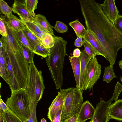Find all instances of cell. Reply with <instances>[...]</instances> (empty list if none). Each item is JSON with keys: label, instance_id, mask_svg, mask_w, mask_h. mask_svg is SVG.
Segmentation results:
<instances>
[{"label": "cell", "instance_id": "30bf717a", "mask_svg": "<svg viewBox=\"0 0 122 122\" xmlns=\"http://www.w3.org/2000/svg\"><path fill=\"white\" fill-rule=\"evenodd\" d=\"M95 109L92 104L88 101L82 104L78 115L77 122H85L87 120L93 117Z\"/></svg>", "mask_w": 122, "mask_h": 122}, {"label": "cell", "instance_id": "9a60e30c", "mask_svg": "<svg viewBox=\"0 0 122 122\" xmlns=\"http://www.w3.org/2000/svg\"><path fill=\"white\" fill-rule=\"evenodd\" d=\"M109 114L111 119L122 121V99L118 100L111 104Z\"/></svg>", "mask_w": 122, "mask_h": 122}, {"label": "cell", "instance_id": "52a82bcc", "mask_svg": "<svg viewBox=\"0 0 122 122\" xmlns=\"http://www.w3.org/2000/svg\"><path fill=\"white\" fill-rule=\"evenodd\" d=\"M113 100L112 97L107 101L101 100L97 104L93 117L89 122H108L111 119L110 107Z\"/></svg>", "mask_w": 122, "mask_h": 122}, {"label": "cell", "instance_id": "603a6c76", "mask_svg": "<svg viewBox=\"0 0 122 122\" xmlns=\"http://www.w3.org/2000/svg\"><path fill=\"white\" fill-rule=\"evenodd\" d=\"M113 66H110L105 67L103 80L108 83H109L114 78L117 76L114 72Z\"/></svg>", "mask_w": 122, "mask_h": 122}, {"label": "cell", "instance_id": "d4e9b609", "mask_svg": "<svg viewBox=\"0 0 122 122\" xmlns=\"http://www.w3.org/2000/svg\"><path fill=\"white\" fill-rule=\"evenodd\" d=\"M3 122H23L10 110L8 112L2 113L0 112Z\"/></svg>", "mask_w": 122, "mask_h": 122}, {"label": "cell", "instance_id": "8d00e7d4", "mask_svg": "<svg viewBox=\"0 0 122 122\" xmlns=\"http://www.w3.org/2000/svg\"><path fill=\"white\" fill-rule=\"evenodd\" d=\"M82 37H80L77 38L75 40L74 42V45L75 47H80L83 45L84 41L82 40Z\"/></svg>", "mask_w": 122, "mask_h": 122}, {"label": "cell", "instance_id": "7bdbcfd3", "mask_svg": "<svg viewBox=\"0 0 122 122\" xmlns=\"http://www.w3.org/2000/svg\"><path fill=\"white\" fill-rule=\"evenodd\" d=\"M120 80L122 83V76H121L120 78Z\"/></svg>", "mask_w": 122, "mask_h": 122}, {"label": "cell", "instance_id": "cb8c5ba5", "mask_svg": "<svg viewBox=\"0 0 122 122\" xmlns=\"http://www.w3.org/2000/svg\"><path fill=\"white\" fill-rule=\"evenodd\" d=\"M33 51L35 54L46 58L50 55V49L45 48L40 44L35 46Z\"/></svg>", "mask_w": 122, "mask_h": 122}, {"label": "cell", "instance_id": "2e32d148", "mask_svg": "<svg viewBox=\"0 0 122 122\" xmlns=\"http://www.w3.org/2000/svg\"><path fill=\"white\" fill-rule=\"evenodd\" d=\"M33 22L38 25L46 33L51 34L53 36H55L52 26L44 16L40 14L36 15Z\"/></svg>", "mask_w": 122, "mask_h": 122}, {"label": "cell", "instance_id": "e575fe53", "mask_svg": "<svg viewBox=\"0 0 122 122\" xmlns=\"http://www.w3.org/2000/svg\"><path fill=\"white\" fill-rule=\"evenodd\" d=\"M78 113H76L66 119L64 122H77Z\"/></svg>", "mask_w": 122, "mask_h": 122}, {"label": "cell", "instance_id": "74e56055", "mask_svg": "<svg viewBox=\"0 0 122 122\" xmlns=\"http://www.w3.org/2000/svg\"><path fill=\"white\" fill-rule=\"evenodd\" d=\"M81 52L79 48H76L73 51V56L77 58L81 56Z\"/></svg>", "mask_w": 122, "mask_h": 122}, {"label": "cell", "instance_id": "836d02e7", "mask_svg": "<svg viewBox=\"0 0 122 122\" xmlns=\"http://www.w3.org/2000/svg\"><path fill=\"white\" fill-rule=\"evenodd\" d=\"M0 112L2 113L7 112L10 110L6 105L5 103L1 98L0 95Z\"/></svg>", "mask_w": 122, "mask_h": 122}, {"label": "cell", "instance_id": "7a4b0ae2", "mask_svg": "<svg viewBox=\"0 0 122 122\" xmlns=\"http://www.w3.org/2000/svg\"><path fill=\"white\" fill-rule=\"evenodd\" d=\"M54 46L50 48V54L46 58V61L51 77L57 90L60 89L63 83V69L66 52L67 42L62 37L54 36Z\"/></svg>", "mask_w": 122, "mask_h": 122}, {"label": "cell", "instance_id": "f35d334b", "mask_svg": "<svg viewBox=\"0 0 122 122\" xmlns=\"http://www.w3.org/2000/svg\"><path fill=\"white\" fill-rule=\"evenodd\" d=\"M118 63L119 66L122 71V60L119 61Z\"/></svg>", "mask_w": 122, "mask_h": 122}, {"label": "cell", "instance_id": "7c38bea8", "mask_svg": "<svg viewBox=\"0 0 122 122\" xmlns=\"http://www.w3.org/2000/svg\"><path fill=\"white\" fill-rule=\"evenodd\" d=\"M63 98L59 93L52 101L48 109V117L52 122L56 114L63 107Z\"/></svg>", "mask_w": 122, "mask_h": 122}, {"label": "cell", "instance_id": "ac0fdd59", "mask_svg": "<svg viewBox=\"0 0 122 122\" xmlns=\"http://www.w3.org/2000/svg\"><path fill=\"white\" fill-rule=\"evenodd\" d=\"M4 17L10 26L15 31L22 30L26 27L21 20L12 13L8 16L5 15Z\"/></svg>", "mask_w": 122, "mask_h": 122}, {"label": "cell", "instance_id": "44dd1931", "mask_svg": "<svg viewBox=\"0 0 122 122\" xmlns=\"http://www.w3.org/2000/svg\"><path fill=\"white\" fill-rule=\"evenodd\" d=\"M41 44L46 48H51L54 45V37L51 34L46 33L40 39Z\"/></svg>", "mask_w": 122, "mask_h": 122}, {"label": "cell", "instance_id": "4316f807", "mask_svg": "<svg viewBox=\"0 0 122 122\" xmlns=\"http://www.w3.org/2000/svg\"><path fill=\"white\" fill-rule=\"evenodd\" d=\"M37 0H25L27 9L30 14L34 18L36 16L34 11L37 8Z\"/></svg>", "mask_w": 122, "mask_h": 122}, {"label": "cell", "instance_id": "83f0119b", "mask_svg": "<svg viewBox=\"0 0 122 122\" xmlns=\"http://www.w3.org/2000/svg\"><path fill=\"white\" fill-rule=\"evenodd\" d=\"M18 38L21 43L24 46L27 47L33 51L34 47L30 43L25 36L22 30L16 31Z\"/></svg>", "mask_w": 122, "mask_h": 122}, {"label": "cell", "instance_id": "277c9868", "mask_svg": "<svg viewBox=\"0 0 122 122\" xmlns=\"http://www.w3.org/2000/svg\"><path fill=\"white\" fill-rule=\"evenodd\" d=\"M58 92L64 99L61 116V122H64L71 116L79 113L83 103V91L76 87H71L60 89Z\"/></svg>", "mask_w": 122, "mask_h": 122}, {"label": "cell", "instance_id": "f1b7e54d", "mask_svg": "<svg viewBox=\"0 0 122 122\" xmlns=\"http://www.w3.org/2000/svg\"><path fill=\"white\" fill-rule=\"evenodd\" d=\"M0 9L1 13L6 16H8L12 13V8L3 0H0Z\"/></svg>", "mask_w": 122, "mask_h": 122}, {"label": "cell", "instance_id": "e0dca14e", "mask_svg": "<svg viewBox=\"0 0 122 122\" xmlns=\"http://www.w3.org/2000/svg\"><path fill=\"white\" fill-rule=\"evenodd\" d=\"M76 83V87L79 89L81 69V61L80 57L77 58L69 56Z\"/></svg>", "mask_w": 122, "mask_h": 122}, {"label": "cell", "instance_id": "5b68a950", "mask_svg": "<svg viewBox=\"0 0 122 122\" xmlns=\"http://www.w3.org/2000/svg\"><path fill=\"white\" fill-rule=\"evenodd\" d=\"M30 74L26 89L29 99L34 100L37 105L41 98L45 88L42 73L36 66L34 61L29 64Z\"/></svg>", "mask_w": 122, "mask_h": 122}, {"label": "cell", "instance_id": "4dcf8cb0", "mask_svg": "<svg viewBox=\"0 0 122 122\" xmlns=\"http://www.w3.org/2000/svg\"><path fill=\"white\" fill-rule=\"evenodd\" d=\"M83 40L84 49L88 55L91 57L96 56L97 55V54L92 46L85 40L83 39Z\"/></svg>", "mask_w": 122, "mask_h": 122}, {"label": "cell", "instance_id": "d590c367", "mask_svg": "<svg viewBox=\"0 0 122 122\" xmlns=\"http://www.w3.org/2000/svg\"><path fill=\"white\" fill-rule=\"evenodd\" d=\"M62 108H61L56 114L52 122H62L61 116Z\"/></svg>", "mask_w": 122, "mask_h": 122}, {"label": "cell", "instance_id": "ba28073f", "mask_svg": "<svg viewBox=\"0 0 122 122\" xmlns=\"http://www.w3.org/2000/svg\"><path fill=\"white\" fill-rule=\"evenodd\" d=\"M12 11L17 13L23 21L33 22L34 18L28 10L25 0H14L12 6Z\"/></svg>", "mask_w": 122, "mask_h": 122}, {"label": "cell", "instance_id": "ab89813d", "mask_svg": "<svg viewBox=\"0 0 122 122\" xmlns=\"http://www.w3.org/2000/svg\"><path fill=\"white\" fill-rule=\"evenodd\" d=\"M41 122H47L44 118H43L41 119Z\"/></svg>", "mask_w": 122, "mask_h": 122}, {"label": "cell", "instance_id": "5bb4252c", "mask_svg": "<svg viewBox=\"0 0 122 122\" xmlns=\"http://www.w3.org/2000/svg\"><path fill=\"white\" fill-rule=\"evenodd\" d=\"M0 76L10 86L11 82L6 62V52L3 47L0 48Z\"/></svg>", "mask_w": 122, "mask_h": 122}, {"label": "cell", "instance_id": "7402d4cb", "mask_svg": "<svg viewBox=\"0 0 122 122\" xmlns=\"http://www.w3.org/2000/svg\"><path fill=\"white\" fill-rule=\"evenodd\" d=\"M26 37L34 47L37 45L41 44L40 39L27 27L22 30Z\"/></svg>", "mask_w": 122, "mask_h": 122}, {"label": "cell", "instance_id": "ffe728a7", "mask_svg": "<svg viewBox=\"0 0 122 122\" xmlns=\"http://www.w3.org/2000/svg\"><path fill=\"white\" fill-rule=\"evenodd\" d=\"M21 21L25 27L34 33L40 39L43 35L47 33L34 22Z\"/></svg>", "mask_w": 122, "mask_h": 122}, {"label": "cell", "instance_id": "484cf974", "mask_svg": "<svg viewBox=\"0 0 122 122\" xmlns=\"http://www.w3.org/2000/svg\"><path fill=\"white\" fill-rule=\"evenodd\" d=\"M21 45L23 55L26 61L29 64L33 62L34 53L32 51L24 46L21 43Z\"/></svg>", "mask_w": 122, "mask_h": 122}, {"label": "cell", "instance_id": "d6986e66", "mask_svg": "<svg viewBox=\"0 0 122 122\" xmlns=\"http://www.w3.org/2000/svg\"><path fill=\"white\" fill-rule=\"evenodd\" d=\"M74 30L76 35L77 38L82 37L83 39L85 37L87 32L84 27L79 21L78 20L71 21L69 24Z\"/></svg>", "mask_w": 122, "mask_h": 122}, {"label": "cell", "instance_id": "6da1fadb", "mask_svg": "<svg viewBox=\"0 0 122 122\" xmlns=\"http://www.w3.org/2000/svg\"><path fill=\"white\" fill-rule=\"evenodd\" d=\"M87 30L103 47L105 59L113 66L119 50L122 48V34L102 12L100 4L94 0H79Z\"/></svg>", "mask_w": 122, "mask_h": 122}, {"label": "cell", "instance_id": "d6a6232c", "mask_svg": "<svg viewBox=\"0 0 122 122\" xmlns=\"http://www.w3.org/2000/svg\"><path fill=\"white\" fill-rule=\"evenodd\" d=\"M113 24L116 29L122 34V15H120Z\"/></svg>", "mask_w": 122, "mask_h": 122}, {"label": "cell", "instance_id": "4fadbf2b", "mask_svg": "<svg viewBox=\"0 0 122 122\" xmlns=\"http://www.w3.org/2000/svg\"><path fill=\"white\" fill-rule=\"evenodd\" d=\"M79 57L81 61V69L79 90L83 92L86 67L92 57L88 55L85 49L81 51Z\"/></svg>", "mask_w": 122, "mask_h": 122}, {"label": "cell", "instance_id": "f546056e", "mask_svg": "<svg viewBox=\"0 0 122 122\" xmlns=\"http://www.w3.org/2000/svg\"><path fill=\"white\" fill-rule=\"evenodd\" d=\"M52 27L57 32L61 33L66 32L68 30L67 26L65 23L58 20L56 22L55 26H52Z\"/></svg>", "mask_w": 122, "mask_h": 122}, {"label": "cell", "instance_id": "3957f363", "mask_svg": "<svg viewBox=\"0 0 122 122\" xmlns=\"http://www.w3.org/2000/svg\"><path fill=\"white\" fill-rule=\"evenodd\" d=\"M5 104L10 110L23 122L29 119L30 115L29 97L26 89H22L11 92Z\"/></svg>", "mask_w": 122, "mask_h": 122}, {"label": "cell", "instance_id": "8fae6325", "mask_svg": "<svg viewBox=\"0 0 122 122\" xmlns=\"http://www.w3.org/2000/svg\"><path fill=\"white\" fill-rule=\"evenodd\" d=\"M83 39L89 43L94 49L97 55H101L105 58L106 54L104 49L98 40L88 30Z\"/></svg>", "mask_w": 122, "mask_h": 122}, {"label": "cell", "instance_id": "1f68e13d", "mask_svg": "<svg viewBox=\"0 0 122 122\" xmlns=\"http://www.w3.org/2000/svg\"><path fill=\"white\" fill-rule=\"evenodd\" d=\"M0 33L2 36L6 37L7 35L4 16L2 15H0Z\"/></svg>", "mask_w": 122, "mask_h": 122}, {"label": "cell", "instance_id": "8992f818", "mask_svg": "<svg viewBox=\"0 0 122 122\" xmlns=\"http://www.w3.org/2000/svg\"><path fill=\"white\" fill-rule=\"evenodd\" d=\"M101 66L96 56L92 57L86 67L83 91H90L98 79L101 73Z\"/></svg>", "mask_w": 122, "mask_h": 122}, {"label": "cell", "instance_id": "9c48e42d", "mask_svg": "<svg viewBox=\"0 0 122 122\" xmlns=\"http://www.w3.org/2000/svg\"><path fill=\"white\" fill-rule=\"evenodd\" d=\"M102 10L108 19L112 23L120 15L114 0H105L100 4Z\"/></svg>", "mask_w": 122, "mask_h": 122}, {"label": "cell", "instance_id": "60d3db41", "mask_svg": "<svg viewBox=\"0 0 122 122\" xmlns=\"http://www.w3.org/2000/svg\"><path fill=\"white\" fill-rule=\"evenodd\" d=\"M0 122H3L2 119L1 114L0 113Z\"/></svg>", "mask_w": 122, "mask_h": 122}, {"label": "cell", "instance_id": "b9f144b4", "mask_svg": "<svg viewBox=\"0 0 122 122\" xmlns=\"http://www.w3.org/2000/svg\"><path fill=\"white\" fill-rule=\"evenodd\" d=\"M0 48L1 47H3V44L1 41H0Z\"/></svg>", "mask_w": 122, "mask_h": 122}]
</instances>
